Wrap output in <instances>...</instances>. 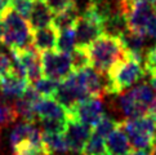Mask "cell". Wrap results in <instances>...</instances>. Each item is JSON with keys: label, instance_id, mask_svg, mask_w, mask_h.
<instances>
[{"label": "cell", "instance_id": "cell-10", "mask_svg": "<svg viewBox=\"0 0 156 155\" xmlns=\"http://www.w3.org/2000/svg\"><path fill=\"white\" fill-rule=\"evenodd\" d=\"M74 73L79 83L84 87V89L90 97L102 98L103 95H106V81H103V75L99 74L94 67L88 66L81 70H76Z\"/></svg>", "mask_w": 156, "mask_h": 155}, {"label": "cell", "instance_id": "cell-5", "mask_svg": "<svg viewBox=\"0 0 156 155\" xmlns=\"http://www.w3.org/2000/svg\"><path fill=\"white\" fill-rule=\"evenodd\" d=\"M40 58L44 76L58 83L65 80L74 71L71 62V54H66L54 49V51L40 53Z\"/></svg>", "mask_w": 156, "mask_h": 155}, {"label": "cell", "instance_id": "cell-17", "mask_svg": "<svg viewBox=\"0 0 156 155\" xmlns=\"http://www.w3.org/2000/svg\"><path fill=\"white\" fill-rule=\"evenodd\" d=\"M106 147L110 155H126L129 151H132L130 141L122 129L121 121L118 128L106 138Z\"/></svg>", "mask_w": 156, "mask_h": 155}, {"label": "cell", "instance_id": "cell-2", "mask_svg": "<svg viewBox=\"0 0 156 155\" xmlns=\"http://www.w3.org/2000/svg\"><path fill=\"white\" fill-rule=\"evenodd\" d=\"M144 75L146 69L142 61L126 56L106 74V95H121L129 87L143 79Z\"/></svg>", "mask_w": 156, "mask_h": 155}, {"label": "cell", "instance_id": "cell-19", "mask_svg": "<svg viewBox=\"0 0 156 155\" xmlns=\"http://www.w3.org/2000/svg\"><path fill=\"white\" fill-rule=\"evenodd\" d=\"M77 17H79V10H77L76 4L72 3L67 8H65L63 10L54 14L53 26L58 30V32L66 29H71V27L75 26Z\"/></svg>", "mask_w": 156, "mask_h": 155}, {"label": "cell", "instance_id": "cell-16", "mask_svg": "<svg viewBox=\"0 0 156 155\" xmlns=\"http://www.w3.org/2000/svg\"><path fill=\"white\" fill-rule=\"evenodd\" d=\"M29 81L16 76L13 74H5L0 76V92L8 99H18L25 95L29 88Z\"/></svg>", "mask_w": 156, "mask_h": 155}, {"label": "cell", "instance_id": "cell-9", "mask_svg": "<svg viewBox=\"0 0 156 155\" xmlns=\"http://www.w3.org/2000/svg\"><path fill=\"white\" fill-rule=\"evenodd\" d=\"M12 53L21 61L22 66L25 67L27 81H29L30 84L37 81L40 78L44 76L40 53L32 45L27 47L25 49H21V51H13Z\"/></svg>", "mask_w": 156, "mask_h": 155}, {"label": "cell", "instance_id": "cell-24", "mask_svg": "<svg viewBox=\"0 0 156 155\" xmlns=\"http://www.w3.org/2000/svg\"><path fill=\"white\" fill-rule=\"evenodd\" d=\"M107 154L108 151L107 147H106L105 138L99 137L92 132V136L89 137L83 155H107Z\"/></svg>", "mask_w": 156, "mask_h": 155}, {"label": "cell", "instance_id": "cell-12", "mask_svg": "<svg viewBox=\"0 0 156 155\" xmlns=\"http://www.w3.org/2000/svg\"><path fill=\"white\" fill-rule=\"evenodd\" d=\"M40 96L37 95V92L34 89V87L31 84L29 85V88L26 89L25 95L21 98L16 99L13 106L17 111L18 116H22L25 119V121H29V123H34L36 119V113H35V107L36 103L40 101Z\"/></svg>", "mask_w": 156, "mask_h": 155}, {"label": "cell", "instance_id": "cell-21", "mask_svg": "<svg viewBox=\"0 0 156 155\" xmlns=\"http://www.w3.org/2000/svg\"><path fill=\"white\" fill-rule=\"evenodd\" d=\"M129 92L139 103H142L143 106L148 107V110H150V106H151L154 101L156 99L151 85H148L147 83H141V84L133 87L132 89H129Z\"/></svg>", "mask_w": 156, "mask_h": 155}, {"label": "cell", "instance_id": "cell-6", "mask_svg": "<svg viewBox=\"0 0 156 155\" xmlns=\"http://www.w3.org/2000/svg\"><path fill=\"white\" fill-rule=\"evenodd\" d=\"M53 98L62 105L66 109V111L69 113L79 102L90 98V96H89L88 92L84 89V87L79 83L75 73L72 71V74L70 76H67L65 80L59 83L57 92H55Z\"/></svg>", "mask_w": 156, "mask_h": 155}, {"label": "cell", "instance_id": "cell-26", "mask_svg": "<svg viewBox=\"0 0 156 155\" xmlns=\"http://www.w3.org/2000/svg\"><path fill=\"white\" fill-rule=\"evenodd\" d=\"M13 155H52L44 145H32L23 142L13 149Z\"/></svg>", "mask_w": 156, "mask_h": 155}, {"label": "cell", "instance_id": "cell-40", "mask_svg": "<svg viewBox=\"0 0 156 155\" xmlns=\"http://www.w3.org/2000/svg\"><path fill=\"white\" fill-rule=\"evenodd\" d=\"M154 9H155V12H156V4L154 5Z\"/></svg>", "mask_w": 156, "mask_h": 155}, {"label": "cell", "instance_id": "cell-20", "mask_svg": "<svg viewBox=\"0 0 156 155\" xmlns=\"http://www.w3.org/2000/svg\"><path fill=\"white\" fill-rule=\"evenodd\" d=\"M43 142L44 146L48 149V151L51 154L65 155L70 151L65 133H57V135L43 133Z\"/></svg>", "mask_w": 156, "mask_h": 155}, {"label": "cell", "instance_id": "cell-42", "mask_svg": "<svg viewBox=\"0 0 156 155\" xmlns=\"http://www.w3.org/2000/svg\"><path fill=\"white\" fill-rule=\"evenodd\" d=\"M155 150H156V146H155Z\"/></svg>", "mask_w": 156, "mask_h": 155}, {"label": "cell", "instance_id": "cell-14", "mask_svg": "<svg viewBox=\"0 0 156 155\" xmlns=\"http://www.w3.org/2000/svg\"><path fill=\"white\" fill-rule=\"evenodd\" d=\"M53 18H54V13L44 0H32L31 13L29 16V20H27L32 31L52 26Z\"/></svg>", "mask_w": 156, "mask_h": 155}, {"label": "cell", "instance_id": "cell-4", "mask_svg": "<svg viewBox=\"0 0 156 155\" xmlns=\"http://www.w3.org/2000/svg\"><path fill=\"white\" fill-rule=\"evenodd\" d=\"M121 127L134 150H147L156 154V121L151 116L125 119L121 121Z\"/></svg>", "mask_w": 156, "mask_h": 155}, {"label": "cell", "instance_id": "cell-41", "mask_svg": "<svg viewBox=\"0 0 156 155\" xmlns=\"http://www.w3.org/2000/svg\"><path fill=\"white\" fill-rule=\"evenodd\" d=\"M72 2H76V0H72Z\"/></svg>", "mask_w": 156, "mask_h": 155}, {"label": "cell", "instance_id": "cell-1", "mask_svg": "<svg viewBox=\"0 0 156 155\" xmlns=\"http://www.w3.org/2000/svg\"><path fill=\"white\" fill-rule=\"evenodd\" d=\"M87 53L90 61V66L102 75L107 74L112 66L126 57L120 39L107 34H103L96 39L87 48Z\"/></svg>", "mask_w": 156, "mask_h": 155}, {"label": "cell", "instance_id": "cell-33", "mask_svg": "<svg viewBox=\"0 0 156 155\" xmlns=\"http://www.w3.org/2000/svg\"><path fill=\"white\" fill-rule=\"evenodd\" d=\"M146 35L150 36V38L156 39V12L154 13V16H152L151 20H150V22H148Z\"/></svg>", "mask_w": 156, "mask_h": 155}, {"label": "cell", "instance_id": "cell-18", "mask_svg": "<svg viewBox=\"0 0 156 155\" xmlns=\"http://www.w3.org/2000/svg\"><path fill=\"white\" fill-rule=\"evenodd\" d=\"M119 39L128 57L142 61V52L144 49V45H146V36L128 30Z\"/></svg>", "mask_w": 156, "mask_h": 155}, {"label": "cell", "instance_id": "cell-31", "mask_svg": "<svg viewBox=\"0 0 156 155\" xmlns=\"http://www.w3.org/2000/svg\"><path fill=\"white\" fill-rule=\"evenodd\" d=\"M44 2L47 3V5L51 8V10L54 14L61 12V10H63L65 8H67L72 3H75V2H72V0H44Z\"/></svg>", "mask_w": 156, "mask_h": 155}, {"label": "cell", "instance_id": "cell-3", "mask_svg": "<svg viewBox=\"0 0 156 155\" xmlns=\"http://www.w3.org/2000/svg\"><path fill=\"white\" fill-rule=\"evenodd\" d=\"M4 34L2 43L10 51H21L31 45L32 29L29 21L20 16L12 8H8L2 14Z\"/></svg>", "mask_w": 156, "mask_h": 155}, {"label": "cell", "instance_id": "cell-22", "mask_svg": "<svg viewBox=\"0 0 156 155\" xmlns=\"http://www.w3.org/2000/svg\"><path fill=\"white\" fill-rule=\"evenodd\" d=\"M76 48V39H75V30L74 27L71 29H66L59 31L58 34V41L55 51L62 52L66 54H71Z\"/></svg>", "mask_w": 156, "mask_h": 155}, {"label": "cell", "instance_id": "cell-15", "mask_svg": "<svg viewBox=\"0 0 156 155\" xmlns=\"http://www.w3.org/2000/svg\"><path fill=\"white\" fill-rule=\"evenodd\" d=\"M58 30L52 25L45 29L34 30L32 31V39H31V45L34 47L39 53L54 51L57 48L58 41Z\"/></svg>", "mask_w": 156, "mask_h": 155}, {"label": "cell", "instance_id": "cell-29", "mask_svg": "<svg viewBox=\"0 0 156 155\" xmlns=\"http://www.w3.org/2000/svg\"><path fill=\"white\" fill-rule=\"evenodd\" d=\"M10 8L16 10L23 18L29 20V16L31 13V8H32V0H12Z\"/></svg>", "mask_w": 156, "mask_h": 155}, {"label": "cell", "instance_id": "cell-39", "mask_svg": "<svg viewBox=\"0 0 156 155\" xmlns=\"http://www.w3.org/2000/svg\"><path fill=\"white\" fill-rule=\"evenodd\" d=\"M146 2H148L150 4H152V5H155V4H156V0H146Z\"/></svg>", "mask_w": 156, "mask_h": 155}, {"label": "cell", "instance_id": "cell-34", "mask_svg": "<svg viewBox=\"0 0 156 155\" xmlns=\"http://www.w3.org/2000/svg\"><path fill=\"white\" fill-rule=\"evenodd\" d=\"M10 3L12 0H0V17L8 8H10Z\"/></svg>", "mask_w": 156, "mask_h": 155}, {"label": "cell", "instance_id": "cell-36", "mask_svg": "<svg viewBox=\"0 0 156 155\" xmlns=\"http://www.w3.org/2000/svg\"><path fill=\"white\" fill-rule=\"evenodd\" d=\"M148 116H151V118L156 121V99L154 101V103L150 106V110H148V114H147Z\"/></svg>", "mask_w": 156, "mask_h": 155}, {"label": "cell", "instance_id": "cell-38", "mask_svg": "<svg viewBox=\"0 0 156 155\" xmlns=\"http://www.w3.org/2000/svg\"><path fill=\"white\" fill-rule=\"evenodd\" d=\"M3 34H4V29H3V22H2V18H0V41L3 39Z\"/></svg>", "mask_w": 156, "mask_h": 155}, {"label": "cell", "instance_id": "cell-27", "mask_svg": "<svg viewBox=\"0 0 156 155\" xmlns=\"http://www.w3.org/2000/svg\"><path fill=\"white\" fill-rule=\"evenodd\" d=\"M17 118L18 114L13 105L8 102H0V128L14 123Z\"/></svg>", "mask_w": 156, "mask_h": 155}, {"label": "cell", "instance_id": "cell-32", "mask_svg": "<svg viewBox=\"0 0 156 155\" xmlns=\"http://www.w3.org/2000/svg\"><path fill=\"white\" fill-rule=\"evenodd\" d=\"M12 69V58L8 54L0 52V76L10 73Z\"/></svg>", "mask_w": 156, "mask_h": 155}, {"label": "cell", "instance_id": "cell-30", "mask_svg": "<svg viewBox=\"0 0 156 155\" xmlns=\"http://www.w3.org/2000/svg\"><path fill=\"white\" fill-rule=\"evenodd\" d=\"M144 69L150 75L156 74V45L147 52L146 61H144Z\"/></svg>", "mask_w": 156, "mask_h": 155}, {"label": "cell", "instance_id": "cell-23", "mask_svg": "<svg viewBox=\"0 0 156 155\" xmlns=\"http://www.w3.org/2000/svg\"><path fill=\"white\" fill-rule=\"evenodd\" d=\"M31 85L34 87V89L37 92V95L41 98H49V97H54L59 83L53 79H49L47 76H43L37 81L32 83Z\"/></svg>", "mask_w": 156, "mask_h": 155}, {"label": "cell", "instance_id": "cell-11", "mask_svg": "<svg viewBox=\"0 0 156 155\" xmlns=\"http://www.w3.org/2000/svg\"><path fill=\"white\" fill-rule=\"evenodd\" d=\"M23 142H29L32 145H44L41 129L29 121H22L17 124L9 136V145L12 149H16Z\"/></svg>", "mask_w": 156, "mask_h": 155}, {"label": "cell", "instance_id": "cell-25", "mask_svg": "<svg viewBox=\"0 0 156 155\" xmlns=\"http://www.w3.org/2000/svg\"><path fill=\"white\" fill-rule=\"evenodd\" d=\"M120 125V121H116L115 119H112L108 115H105L103 118L99 120V123L93 128V133H96L97 136L102 137V138H107V136L110 133L118 128Z\"/></svg>", "mask_w": 156, "mask_h": 155}, {"label": "cell", "instance_id": "cell-7", "mask_svg": "<svg viewBox=\"0 0 156 155\" xmlns=\"http://www.w3.org/2000/svg\"><path fill=\"white\" fill-rule=\"evenodd\" d=\"M103 116H105V110H103L102 98L90 97L79 102L71 111L67 113V121L76 120L90 127V128H94Z\"/></svg>", "mask_w": 156, "mask_h": 155}, {"label": "cell", "instance_id": "cell-28", "mask_svg": "<svg viewBox=\"0 0 156 155\" xmlns=\"http://www.w3.org/2000/svg\"><path fill=\"white\" fill-rule=\"evenodd\" d=\"M71 62H72V69L74 71L76 70H81L84 67H88L90 66V61H89L87 49L83 48H75L74 52L71 53Z\"/></svg>", "mask_w": 156, "mask_h": 155}, {"label": "cell", "instance_id": "cell-13", "mask_svg": "<svg viewBox=\"0 0 156 155\" xmlns=\"http://www.w3.org/2000/svg\"><path fill=\"white\" fill-rule=\"evenodd\" d=\"M36 118L40 120H66L67 121V111L57 102L53 97L40 98L35 107Z\"/></svg>", "mask_w": 156, "mask_h": 155}, {"label": "cell", "instance_id": "cell-37", "mask_svg": "<svg viewBox=\"0 0 156 155\" xmlns=\"http://www.w3.org/2000/svg\"><path fill=\"white\" fill-rule=\"evenodd\" d=\"M150 84H151L152 91L156 92V74L155 75H151V78H150Z\"/></svg>", "mask_w": 156, "mask_h": 155}, {"label": "cell", "instance_id": "cell-8", "mask_svg": "<svg viewBox=\"0 0 156 155\" xmlns=\"http://www.w3.org/2000/svg\"><path fill=\"white\" fill-rule=\"evenodd\" d=\"M92 132L93 128L80 123V121H67V129L65 132V136L67 140L70 151L75 155H83L89 137L92 136Z\"/></svg>", "mask_w": 156, "mask_h": 155}, {"label": "cell", "instance_id": "cell-35", "mask_svg": "<svg viewBox=\"0 0 156 155\" xmlns=\"http://www.w3.org/2000/svg\"><path fill=\"white\" fill-rule=\"evenodd\" d=\"M126 155H155L152 151H147V150H132Z\"/></svg>", "mask_w": 156, "mask_h": 155}]
</instances>
